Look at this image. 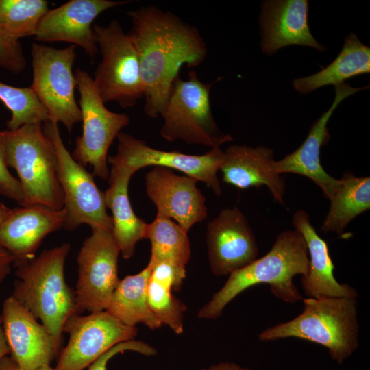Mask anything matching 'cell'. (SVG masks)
Returning <instances> with one entry per match:
<instances>
[{
  "mask_svg": "<svg viewBox=\"0 0 370 370\" xmlns=\"http://www.w3.org/2000/svg\"><path fill=\"white\" fill-rule=\"evenodd\" d=\"M128 33L136 49L147 116H160L182 66H198L207 55L206 42L196 27L170 11L153 5L127 12Z\"/></svg>",
  "mask_w": 370,
  "mask_h": 370,
  "instance_id": "cell-1",
  "label": "cell"
},
{
  "mask_svg": "<svg viewBox=\"0 0 370 370\" xmlns=\"http://www.w3.org/2000/svg\"><path fill=\"white\" fill-rule=\"evenodd\" d=\"M308 267V250L301 235L295 230L283 231L264 256L229 275L223 286L199 310L197 317L215 319L221 317L238 295L258 284L269 285L273 295L284 302L303 300L293 280L297 275H306Z\"/></svg>",
  "mask_w": 370,
  "mask_h": 370,
  "instance_id": "cell-2",
  "label": "cell"
},
{
  "mask_svg": "<svg viewBox=\"0 0 370 370\" xmlns=\"http://www.w3.org/2000/svg\"><path fill=\"white\" fill-rule=\"evenodd\" d=\"M70 249L64 243L16 266L12 295L59 340L68 318L77 314L75 291L64 278Z\"/></svg>",
  "mask_w": 370,
  "mask_h": 370,
  "instance_id": "cell-3",
  "label": "cell"
},
{
  "mask_svg": "<svg viewBox=\"0 0 370 370\" xmlns=\"http://www.w3.org/2000/svg\"><path fill=\"white\" fill-rule=\"evenodd\" d=\"M303 312L292 320L264 330L262 341L290 337L308 341L328 349L333 360L342 364L358 347L359 323L356 299H303Z\"/></svg>",
  "mask_w": 370,
  "mask_h": 370,
  "instance_id": "cell-4",
  "label": "cell"
},
{
  "mask_svg": "<svg viewBox=\"0 0 370 370\" xmlns=\"http://www.w3.org/2000/svg\"><path fill=\"white\" fill-rule=\"evenodd\" d=\"M8 167L16 170L23 193V205H41L54 210L64 208L58 176V158L42 123L3 131Z\"/></svg>",
  "mask_w": 370,
  "mask_h": 370,
  "instance_id": "cell-5",
  "label": "cell"
},
{
  "mask_svg": "<svg viewBox=\"0 0 370 370\" xmlns=\"http://www.w3.org/2000/svg\"><path fill=\"white\" fill-rule=\"evenodd\" d=\"M212 84L201 82L195 71L188 78L178 77L160 112L163 119L160 136L168 142L177 140L214 148L232 140L223 133L214 121L210 107Z\"/></svg>",
  "mask_w": 370,
  "mask_h": 370,
  "instance_id": "cell-6",
  "label": "cell"
},
{
  "mask_svg": "<svg viewBox=\"0 0 370 370\" xmlns=\"http://www.w3.org/2000/svg\"><path fill=\"white\" fill-rule=\"evenodd\" d=\"M101 60L93 82L106 103L132 108L144 97L139 58L134 44L117 20L108 25H93Z\"/></svg>",
  "mask_w": 370,
  "mask_h": 370,
  "instance_id": "cell-7",
  "label": "cell"
},
{
  "mask_svg": "<svg viewBox=\"0 0 370 370\" xmlns=\"http://www.w3.org/2000/svg\"><path fill=\"white\" fill-rule=\"evenodd\" d=\"M74 73L79 93L82 134L77 137L71 156L84 167L91 166L94 176L108 180V149L121 130L129 125L130 118L106 107L93 78L86 71L77 68Z\"/></svg>",
  "mask_w": 370,
  "mask_h": 370,
  "instance_id": "cell-8",
  "label": "cell"
},
{
  "mask_svg": "<svg viewBox=\"0 0 370 370\" xmlns=\"http://www.w3.org/2000/svg\"><path fill=\"white\" fill-rule=\"evenodd\" d=\"M75 49L73 45L60 49L38 42L31 47L33 80L30 88L47 111L50 121L63 123L69 132L82 121L75 97Z\"/></svg>",
  "mask_w": 370,
  "mask_h": 370,
  "instance_id": "cell-9",
  "label": "cell"
},
{
  "mask_svg": "<svg viewBox=\"0 0 370 370\" xmlns=\"http://www.w3.org/2000/svg\"><path fill=\"white\" fill-rule=\"evenodd\" d=\"M42 129L53 142L58 155V176L67 213L64 228L73 230L87 224L91 229L101 227L112 231V220L106 210L105 193L96 185L92 173L75 161L67 150L58 123L47 121L42 123Z\"/></svg>",
  "mask_w": 370,
  "mask_h": 370,
  "instance_id": "cell-10",
  "label": "cell"
},
{
  "mask_svg": "<svg viewBox=\"0 0 370 370\" xmlns=\"http://www.w3.org/2000/svg\"><path fill=\"white\" fill-rule=\"evenodd\" d=\"M79 251L75 290L77 314L106 310L120 280L119 248L110 230L95 227Z\"/></svg>",
  "mask_w": 370,
  "mask_h": 370,
  "instance_id": "cell-11",
  "label": "cell"
},
{
  "mask_svg": "<svg viewBox=\"0 0 370 370\" xmlns=\"http://www.w3.org/2000/svg\"><path fill=\"white\" fill-rule=\"evenodd\" d=\"M116 139L117 152L108 157V163L112 166L125 167L134 173L149 166L175 169L205 183L217 195L221 194L217 176L223 159V151L220 148L211 149L202 155H192L157 149L121 132Z\"/></svg>",
  "mask_w": 370,
  "mask_h": 370,
  "instance_id": "cell-12",
  "label": "cell"
},
{
  "mask_svg": "<svg viewBox=\"0 0 370 370\" xmlns=\"http://www.w3.org/2000/svg\"><path fill=\"white\" fill-rule=\"evenodd\" d=\"M69 335L56 369L84 370L116 344L134 339L136 326L123 324L106 310L85 316L74 314L63 328Z\"/></svg>",
  "mask_w": 370,
  "mask_h": 370,
  "instance_id": "cell-13",
  "label": "cell"
},
{
  "mask_svg": "<svg viewBox=\"0 0 370 370\" xmlns=\"http://www.w3.org/2000/svg\"><path fill=\"white\" fill-rule=\"evenodd\" d=\"M206 241L210 268L216 276L229 275L258 258L255 236L237 207L222 210L208 222Z\"/></svg>",
  "mask_w": 370,
  "mask_h": 370,
  "instance_id": "cell-14",
  "label": "cell"
},
{
  "mask_svg": "<svg viewBox=\"0 0 370 370\" xmlns=\"http://www.w3.org/2000/svg\"><path fill=\"white\" fill-rule=\"evenodd\" d=\"M1 317L10 355L20 367L24 370H37L50 366L61 340L12 295L4 301Z\"/></svg>",
  "mask_w": 370,
  "mask_h": 370,
  "instance_id": "cell-15",
  "label": "cell"
},
{
  "mask_svg": "<svg viewBox=\"0 0 370 370\" xmlns=\"http://www.w3.org/2000/svg\"><path fill=\"white\" fill-rule=\"evenodd\" d=\"M197 180L171 169L153 166L145 176V191L157 216L173 219L186 232L208 215L206 199Z\"/></svg>",
  "mask_w": 370,
  "mask_h": 370,
  "instance_id": "cell-16",
  "label": "cell"
},
{
  "mask_svg": "<svg viewBox=\"0 0 370 370\" xmlns=\"http://www.w3.org/2000/svg\"><path fill=\"white\" fill-rule=\"evenodd\" d=\"M130 1L71 0L49 10L40 20L35 40L40 42H66L82 47L93 59L99 52L93 21L104 11Z\"/></svg>",
  "mask_w": 370,
  "mask_h": 370,
  "instance_id": "cell-17",
  "label": "cell"
},
{
  "mask_svg": "<svg viewBox=\"0 0 370 370\" xmlns=\"http://www.w3.org/2000/svg\"><path fill=\"white\" fill-rule=\"evenodd\" d=\"M367 88H369V86L354 88L345 82L334 86L335 97L330 108L316 120L308 136L296 150L280 160L274 161L275 172L278 175L291 173L307 177L321 189L324 197L330 199L338 187L341 179L332 177L321 164V148L325 145L330 138L328 123L342 101L356 92Z\"/></svg>",
  "mask_w": 370,
  "mask_h": 370,
  "instance_id": "cell-18",
  "label": "cell"
},
{
  "mask_svg": "<svg viewBox=\"0 0 370 370\" xmlns=\"http://www.w3.org/2000/svg\"><path fill=\"white\" fill-rule=\"evenodd\" d=\"M64 207L54 210L41 205L20 206L0 226V245L14 257V265L25 264L34 258L43 239L64 227L66 220Z\"/></svg>",
  "mask_w": 370,
  "mask_h": 370,
  "instance_id": "cell-19",
  "label": "cell"
},
{
  "mask_svg": "<svg viewBox=\"0 0 370 370\" xmlns=\"http://www.w3.org/2000/svg\"><path fill=\"white\" fill-rule=\"evenodd\" d=\"M306 0L264 1L259 16L262 51L271 56L284 47L298 45L324 52L325 47L310 32Z\"/></svg>",
  "mask_w": 370,
  "mask_h": 370,
  "instance_id": "cell-20",
  "label": "cell"
},
{
  "mask_svg": "<svg viewBox=\"0 0 370 370\" xmlns=\"http://www.w3.org/2000/svg\"><path fill=\"white\" fill-rule=\"evenodd\" d=\"M273 151L265 146L232 145L223 151V180L240 189L266 186L284 205L285 182L273 169Z\"/></svg>",
  "mask_w": 370,
  "mask_h": 370,
  "instance_id": "cell-21",
  "label": "cell"
},
{
  "mask_svg": "<svg viewBox=\"0 0 370 370\" xmlns=\"http://www.w3.org/2000/svg\"><path fill=\"white\" fill-rule=\"evenodd\" d=\"M294 230L303 237L309 258L308 271L301 276L304 294L310 298L358 297L355 288L347 284H340L334 275V264L328 245L317 234L310 223L308 214L303 210L296 211L292 218Z\"/></svg>",
  "mask_w": 370,
  "mask_h": 370,
  "instance_id": "cell-22",
  "label": "cell"
},
{
  "mask_svg": "<svg viewBox=\"0 0 370 370\" xmlns=\"http://www.w3.org/2000/svg\"><path fill=\"white\" fill-rule=\"evenodd\" d=\"M132 171L112 166L109 186L104 192L106 207L112 216V234L125 259L133 256L136 243L144 239L146 223L134 213L128 196V186Z\"/></svg>",
  "mask_w": 370,
  "mask_h": 370,
  "instance_id": "cell-23",
  "label": "cell"
},
{
  "mask_svg": "<svg viewBox=\"0 0 370 370\" xmlns=\"http://www.w3.org/2000/svg\"><path fill=\"white\" fill-rule=\"evenodd\" d=\"M370 48L350 32L335 60L319 72L295 79L292 84L301 94L310 93L328 85H338L352 77L369 73Z\"/></svg>",
  "mask_w": 370,
  "mask_h": 370,
  "instance_id": "cell-24",
  "label": "cell"
},
{
  "mask_svg": "<svg viewBox=\"0 0 370 370\" xmlns=\"http://www.w3.org/2000/svg\"><path fill=\"white\" fill-rule=\"evenodd\" d=\"M151 269L147 264L140 272L120 280L106 311L129 326L141 323L151 330L162 325L150 310L147 288Z\"/></svg>",
  "mask_w": 370,
  "mask_h": 370,
  "instance_id": "cell-25",
  "label": "cell"
},
{
  "mask_svg": "<svg viewBox=\"0 0 370 370\" xmlns=\"http://www.w3.org/2000/svg\"><path fill=\"white\" fill-rule=\"evenodd\" d=\"M329 199L330 208L320 231L333 232L342 236L355 217L370 208V177L344 173L338 187Z\"/></svg>",
  "mask_w": 370,
  "mask_h": 370,
  "instance_id": "cell-26",
  "label": "cell"
},
{
  "mask_svg": "<svg viewBox=\"0 0 370 370\" xmlns=\"http://www.w3.org/2000/svg\"><path fill=\"white\" fill-rule=\"evenodd\" d=\"M187 232L172 219L157 216L146 223L144 238L151 243V269L160 262H169L186 268L191 257Z\"/></svg>",
  "mask_w": 370,
  "mask_h": 370,
  "instance_id": "cell-27",
  "label": "cell"
},
{
  "mask_svg": "<svg viewBox=\"0 0 370 370\" xmlns=\"http://www.w3.org/2000/svg\"><path fill=\"white\" fill-rule=\"evenodd\" d=\"M49 10L45 0H0V32L16 40L34 36Z\"/></svg>",
  "mask_w": 370,
  "mask_h": 370,
  "instance_id": "cell-28",
  "label": "cell"
},
{
  "mask_svg": "<svg viewBox=\"0 0 370 370\" xmlns=\"http://www.w3.org/2000/svg\"><path fill=\"white\" fill-rule=\"evenodd\" d=\"M0 101L10 111L8 121L10 130L29 124L43 123L49 121L47 111L29 87L21 88L0 82Z\"/></svg>",
  "mask_w": 370,
  "mask_h": 370,
  "instance_id": "cell-29",
  "label": "cell"
},
{
  "mask_svg": "<svg viewBox=\"0 0 370 370\" xmlns=\"http://www.w3.org/2000/svg\"><path fill=\"white\" fill-rule=\"evenodd\" d=\"M170 286L149 279L147 297L151 312L176 334L184 332V314L186 306L172 295Z\"/></svg>",
  "mask_w": 370,
  "mask_h": 370,
  "instance_id": "cell-30",
  "label": "cell"
},
{
  "mask_svg": "<svg viewBox=\"0 0 370 370\" xmlns=\"http://www.w3.org/2000/svg\"><path fill=\"white\" fill-rule=\"evenodd\" d=\"M25 66L26 59L19 40L11 39L0 32V67L18 74Z\"/></svg>",
  "mask_w": 370,
  "mask_h": 370,
  "instance_id": "cell-31",
  "label": "cell"
},
{
  "mask_svg": "<svg viewBox=\"0 0 370 370\" xmlns=\"http://www.w3.org/2000/svg\"><path fill=\"white\" fill-rule=\"evenodd\" d=\"M126 351H132L145 356H154L157 349L149 344L135 339L119 343L99 356L89 367L88 370H107L108 361L115 355Z\"/></svg>",
  "mask_w": 370,
  "mask_h": 370,
  "instance_id": "cell-32",
  "label": "cell"
},
{
  "mask_svg": "<svg viewBox=\"0 0 370 370\" xmlns=\"http://www.w3.org/2000/svg\"><path fill=\"white\" fill-rule=\"evenodd\" d=\"M0 194L16 201L19 206L23 205V193L18 179L9 171L3 132L0 130Z\"/></svg>",
  "mask_w": 370,
  "mask_h": 370,
  "instance_id": "cell-33",
  "label": "cell"
},
{
  "mask_svg": "<svg viewBox=\"0 0 370 370\" xmlns=\"http://www.w3.org/2000/svg\"><path fill=\"white\" fill-rule=\"evenodd\" d=\"M186 277V268L169 262H160L151 268L149 278L170 286L172 291H179Z\"/></svg>",
  "mask_w": 370,
  "mask_h": 370,
  "instance_id": "cell-34",
  "label": "cell"
},
{
  "mask_svg": "<svg viewBox=\"0 0 370 370\" xmlns=\"http://www.w3.org/2000/svg\"><path fill=\"white\" fill-rule=\"evenodd\" d=\"M15 258L5 248L0 245V284L10 274Z\"/></svg>",
  "mask_w": 370,
  "mask_h": 370,
  "instance_id": "cell-35",
  "label": "cell"
},
{
  "mask_svg": "<svg viewBox=\"0 0 370 370\" xmlns=\"http://www.w3.org/2000/svg\"><path fill=\"white\" fill-rule=\"evenodd\" d=\"M200 370H251L234 362H221Z\"/></svg>",
  "mask_w": 370,
  "mask_h": 370,
  "instance_id": "cell-36",
  "label": "cell"
},
{
  "mask_svg": "<svg viewBox=\"0 0 370 370\" xmlns=\"http://www.w3.org/2000/svg\"><path fill=\"white\" fill-rule=\"evenodd\" d=\"M0 370H24L10 356L7 355L0 358Z\"/></svg>",
  "mask_w": 370,
  "mask_h": 370,
  "instance_id": "cell-37",
  "label": "cell"
},
{
  "mask_svg": "<svg viewBox=\"0 0 370 370\" xmlns=\"http://www.w3.org/2000/svg\"><path fill=\"white\" fill-rule=\"evenodd\" d=\"M10 350L9 345L7 343L1 321V322L0 323V358L5 356L10 355Z\"/></svg>",
  "mask_w": 370,
  "mask_h": 370,
  "instance_id": "cell-38",
  "label": "cell"
},
{
  "mask_svg": "<svg viewBox=\"0 0 370 370\" xmlns=\"http://www.w3.org/2000/svg\"><path fill=\"white\" fill-rule=\"evenodd\" d=\"M12 209L7 207L4 204L0 203V226L11 214Z\"/></svg>",
  "mask_w": 370,
  "mask_h": 370,
  "instance_id": "cell-39",
  "label": "cell"
},
{
  "mask_svg": "<svg viewBox=\"0 0 370 370\" xmlns=\"http://www.w3.org/2000/svg\"><path fill=\"white\" fill-rule=\"evenodd\" d=\"M37 370H57V369H56L55 368L53 369L51 367V366H44L38 369Z\"/></svg>",
  "mask_w": 370,
  "mask_h": 370,
  "instance_id": "cell-40",
  "label": "cell"
},
{
  "mask_svg": "<svg viewBox=\"0 0 370 370\" xmlns=\"http://www.w3.org/2000/svg\"><path fill=\"white\" fill-rule=\"evenodd\" d=\"M1 315H0V323H1Z\"/></svg>",
  "mask_w": 370,
  "mask_h": 370,
  "instance_id": "cell-41",
  "label": "cell"
}]
</instances>
